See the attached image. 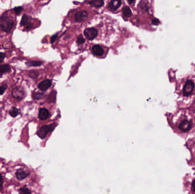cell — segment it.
I'll return each instance as SVG.
<instances>
[{"mask_svg":"<svg viewBox=\"0 0 195 194\" xmlns=\"http://www.w3.org/2000/svg\"><path fill=\"white\" fill-rule=\"evenodd\" d=\"M55 126H56L55 124H50L49 125H44L41 127V129L37 132V135L41 139H44L49 132H51L54 130Z\"/></svg>","mask_w":195,"mask_h":194,"instance_id":"obj_1","label":"cell"},{"mask_svg":"<svg viewBox=\"0 0 195 194\" xmlns=\"http://www.w3.org/2000/svg\"><path fill=\"white\" fill-rule=\"evenodd\" d=\"M14 24V21L9 18H5L3 19L0 24V27L2 30L6 33H9L12 30Z\"/></svg>","mask_w":195,"mask_h":194,"instance_id":"obj_2","label":"cell"},{"mask_svg":"<svg viewBox=\"0 0 195 194\" xmlns=\"http://www.w3.org/2000/svg\"><path fill=\"white\" fill-rule=\"evenodd\" d=\"M194 87H195L194 83L192 80H189L187 81L183 88V95L185 96H188L190 95L194 90Z\"/></svg>","mask_w":195,"mask_h":194,"instance_id":"obj_3","label":"cell"},{"mask_svg":"<svg viewBox=\"0 0 195 194\" xmlns=\"http://www.w3.org/2000/svg\"><path fill=\"white\" fill-rule=\"evenodd\" d=\"M25 91L21 87H16L12 91V96L17 100H21L25 97Z\"/></svg>","mask_w":195,"mask_h":194,"instance_id":"obj_4","label":"cell"},{"mask_svg":"<svg viewBox=\"0 0 195 194\" xmlns=\"http://www.w3.org/2000/svg\"><path fill=\"white\" fill-rule=\"evenodd\" d=\"M84 34L87 39L93 40L98 36V31L96 29L93 27L87 28L84 31Z\"/></svg>","mask_w":195,"mask_h":194,"instance_id":"obj_5","label":"cell"},{"mask_svg":"<svg viewBox=\"0 0 195 194\" xmlns=\"http://www.w3.org/2000/svg\"><path fill=\"white\" fill-rule=\"evenodd\" d=\"M89 14L85 10H82L77 13L75 14L74 18L76 22H82L85 21L87 18H88Z\"/></svg>","mask_w":195,"mask_h":194,"instance_id":"obj_6","label":"cell"},{"mask_svg":"<svg viewBox=\"0 0 195 194\" xmlns=\"http://www.w3.org/2000/svg\"><path fill=\"white\" fill-rule=\"evenodd\" d=\"M192 127V124L191 122L184 120L179 125V129L183 132H187L189 131V130Z\"/></svg>","mask_w":195,"mask_h":194,"instance_id":"obj_7","label":"cell"},{"mask_svg":"<svg viewBox=\"0 0 195 194\" xmlns=\"http://www.w3.org/2000/svg\"><path fill=\"white\" fill-rule=\"evenodd\" d=\"M31 18L29 16H27L26 14H24V16H22V19H21V25L23 26H25L26 29H29L32 27V24H31Z\"/></svg>","mask_w":195,"mask_h":194,"instance_id":"obj_8","label":"cell"},{"mask_svg":"<svg viewBox=\"0 0 195 194\" xmlns=\"http://www.w3.org/2000/svg\"><path fill=\"white\" fill-rule=\"evenodd\" d=\"M16 175L17 178L19 179V181H22L29 176V173L25 171L22 169H19L17 170V171L16 173Z\"/></svg>","mask_w":195,"mask_h":194,"instance_id":"obj_9","label":"cell"},{"mask_svg":"<svg viewBox=\"0 0 195 194\" xmlns=\"http://www.w3.org/2000/svg\"><path fill=\"white\" fill-rule=\"evenodd\" d=\"M92 53L95 56H101L103 55V50L100 45L95 44L92 47Z\"/></svg>","mask_w":195,"mask_h":194,"instance_id":"obj_10","label":"cell"},{"mask_svg":"<svg viewBox=\"0 0 195 194\" xmlns=\"http://www.w3.org/2000/svg\"><path fill=\"white\" fill-rule=\"evenodd\" d=\"M51 85V81L50 80H45L41 82L39 85L38 88L41 91H46Z\"/></svg>","mask_w":195,"mask_h":194,"instance_id":"obj_11","label":"cell"},{"mask_svg":"<svg viewBox=\"0 0 195 194\" xmlns=\"http://www.w3.org/2000/svg\"><path fill=\"white\" fill-rule=\"evenodd\" d=\"M50 113L49 110L45 108H41L39 111V118L41 120H45L49 118Z\"/></svg>","mask_w":195,"mask_h":194,"instance_id":"obj_12","label":"cell"},{"mask_svg":"<svg viewBox=\"0 0 195 194\" xmlns=\"http://www.w3.org/2000/svg\"><path fill=\"white\" fill-rule=\"evenodd\" d=\"M122 4L121 0H111L109 4V7L111 10H116Z\"/></svg>","mask_w":195,"mask_h":194,"instance_id":"obj_13","label":"cell"},{"mask_svg":"<svg viewBox=\"0 0 195 194\" xmlns=\"http://www.w3.org/2000/svg\"><path fill=\"white\" fill-rule=\"evenodd\" d=\"M10 66L7 64L0 65V76L6 73H9L10 71Z\"/></svg>","mask_w":195,"mask_h":194,"instance_id":"obj_14","label":"cell"},{"mask_svg":"<svg viewBox=\"0 0 195 194\" xmlns=\"http://www.w3.org/2000/svg\"><path fill=\"white\" fill-rule=\"evenodd\" d=\"M90 5L95 7H100L104 5L103 0H91L89 2Z\"/></svg>","mask_w":195,"mask_h":194,"instance_id":"obj_15","label":"cell"},{"mask_svg":"<svg viewBox=\"0 0 195 194\" xmlns=\"http://www.w3.org/2000/svg\"><path fill=\"white\" fill-rule=\"evenodd\" d=\"M122 12L123 16L127 18L130 17L132 14L131 10L128 6H124L122 9Z\"/></svg>","mask_w":195,"mask_h":194,"instance_id":"obj_16","label":"cell"},{"mask_svg":"<svg viewBox=\"0 0 195 194\" xmlns=\"http://www.w3.org/2000/svg\"><path fill=\"white\" fill-rule=\"evenodd\" d=\"M42 61H28L26 62V64L28 66H39L42 64Z\"/></svg>","mask_w":195,"mask_h":194,"instance_id":"obj_17","label":"cell"},{"mask_svg":"<svg viewBox=\"0 0 195 194\" xmlns=\"http://www.w3.org/2000/svg\"><path fill=\"white\" fill-rule=\"evenodd\" d=\"M9 115L13 117H16L19 115V110L16 107H12V109L9 110Z\"/></svg>","mask_w":195,"mask_h":194,"instance_id":"obj_18","label":"cell"},{"mask_svg":"<svg viewBox=\"0 0 195 194\" xmlns=\"http://www.w3.org/2000/svg\"><path fill=\"white\" fill-rule=\"evenodd\" d=\"M19 193L20 194H29L31 193V191L27 188L26 186H24L22 188H21L19 190Z\"/></svg>","mask_w":195,"mask_h":194,"instance_id":"obj_19","label":"cell"},{"mask_svg":"<svg viewBox=\"0 0 195 194\" xmlns=\"http://www.w3.org/2000/svg\"><path fill=\"white\" fill-rule=\"evenodd\" d=\"M22 10H23V8L21 6H19V7H16L14 8V10L17 15H19L22 11Z\"/></svg>","mask_w":195,"mask_h":194,"instance_id":"obj_20","label":"cell"},{"mask_svg":"<svg viewBox=\"0 0 195 194\" xmlns=\"http://www.w3.org/2000/svg\"><path fill=\"white\" fill-rule=\"evenodd\" d=\"M85 39L83 38V36H80L78 37V38H77V43H78V44H83L85 43Z\"/></svg>","mask_w":195,"mask_h":194,"instance_id":"obj_21","label":"cell"},{"mask_svg":"<svg viewBox=\"0 0 195 194\" xmlns=\"http://www.w3.org/2000/svg\"><path fill=\"white\" fill-rule=\"evenodd\" d=\"M7 88V85L6 84H3L0 86V95H3V93L5 92V91Z\"/></svg>","mask_w":195,"mask_h":194,"instance_id":"obj_22","label":"cell"},{"mask_svg":"<svg viewBox=\"0 0 195 194\" xmlns=\"http://www.w3.org/2000/svg\"><path fill=\"white\" fill-rule=\"evenodd\" d=\"M38 73L36 71H32L29 73V76L31 78H37V76H38Z\"/></svg>","mask_w":195,"mask_h":194,"instance_id":"obj_23","label":"cell"},{"mask_svg":"<svg viewBox=\"0 0 195 194\" xmlns=\"http://www.w3.org/2000/svg\"><path fill=\"white\" fill-rule=\"evenodd\" d=\"M42 93H36L33 94V97L34 99H39L41 97V95Z\"/></svg>","mask_w":195,"mask_h":194,"instance_id":"obj_24","label":"cell"},{"mask_svg":"<svg viewBox=\"0 0 195 194\" xmlns=\"http://www.w3.org/2000/svg\"><path fill=\"white\" fill-rule=\"evenodd\" d=\"M5 57H6V54L5 53H0V63H2L4 61Z\"/></svg>","mask_w":195,"mask_h":194,"instance_id":"obj_25","label":"cell"},{"mask_svg":"<svg viewBox=\"0 0 195 194\" xmlns=\"http://www.w3.org/2000/svg\"><path fill=\"white\" fill-rule=\"evenodd\" d=\"M140 6H141V9L143 10H147L148 9V7L147 4H146L144 2L142 5H141Z\"/></svg>","mask_w":195,"mask_h":194,"instance_id":"obj_26","label":"cell"},{"mask_svg":"<svg viewBox=\"0 0 195 194\" xmlns=\"http://www.w3.org/2000/svg\"><path fill=\"white\" fill-rule=\"evenodd\" d=\"M3 178L2 176L1 175V174H0V191L1 190V189L2 188V185H3Z\"/></svg>","mask_w":195,"mask_h":194,"instance_id":"obj_27","label":"cell"},{"mask_svg":"<svg viewBox=\"0 0 195 194\" xmlns=\"http://www.w3.org/2000/svg\"><path fill=\"white\" fill-rule=\"evenodd\" d=\"M160 23V21H159L158 19H153V24L154 25H158Z\"/></svg>","mask_w":195,"mask_h":194,"instance_id":"obj_28","label":"cell"},{"mask_svg":"<svg viewBox=\"0 0 195 194\" xmlns=\"http://www.w3.org/2000/svg\"><path fill=\"white\" fill-rule=\"evenodd\" d=\"M57 34H55L54 36H52L51 38V43H53L54 42H55V39H57Z\"/></svg>","mask_w":195,"mask_h":194,"instance_id":"obj_29","label":"cell"},{"mask_svg":"<svg viewBox=\"0 0 195 194\" xmlns=\"http://www.w3.org/2000/svg\"><path fill=\"white\" fill-rule=\"evenodd\" d=\"M192 188H193L194 191H195V179H194V181H193V182H192Z\"/></svg>","mask_w":195,"mask_h":194,"instance_id":"obj_30","label":"cell"},{"mask_svg":"<svg viewBox=\"0 0 195 194\" xmlns=\"http://www.w3.org/2000/svg\"><path fill=\"white\" fill-rule=\"evenodd\" d=\"M127 1H128V2L130 4H132L134 2L135 0H127Z\"/></svg>","mask_w":195,"mask_h":194,"instance_id":"obj_31","label":"cell"}]
</instances>
